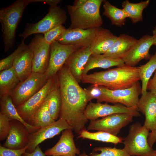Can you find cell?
Segmentation results:
<instances>
[{
	"instance_id": "obj_35",
	"label": "cell",
	"mask_w": 156,
	"mask_h": 156,
	"mask_svg": "<svg viewBox=\"0 0 156 156\" xmlns=\"http://www.w3.org/2000/svg\"><path fill=\"white\" fill-rule=\"evenodd\" d=\"M66 29L64 26L61 25L49 30L44 34V37L45 42L50 45L52 43L56 41Z\"/></svg>"
},
{
	"instance_id": "obj_37",
	"label": "cell",
	"mask_w": 156,
	"mask_h": 156,
	"mask_svg": "<svg viewBox=\"0 0 156 156\" xmlns=\"http://www.w3.org/2000/svg\"><path fill=\"white\" fill-rule=\"evenodd\" d=\"M10 128V120L5 115L0 113V140L6 139Z\"/></svg>"
},
{
	"instance_id": "obj_14",
	"label": "cell",
	"mask_w": 156,
	"mask_h": 156,
	"mask_svg": "<svg viewBox=\"0 0 156 156\" xmlns=\"http://www.w3.org/2000/svg\"><path fill=\"white\" fill-rule=\"evenodd\" d=\"M69 129H73L66 120L62 118H59L52 123L40 128L29 134L26 152H33L36 147L42 142L53 138L62 131Z\"/></svg>"
},
{
	"instance_id": "obj_41",
	"label": "cell",
	"mask_w": 156,
	"mask_h": 156,
	"mask_svg": "<svg viewBox=\"0 0 156 156\" xmlns=\"http://www.w3.org/2000/svg\"><path fill=\"white\" fill-rule=\"evenodd\" d=\"M148 142L149 146L152 147L156 142V129L149 133L148 138Z\"/></svg>"
},
{
	"instance_id": "obj_17",
	"label": "cell",
	"mask_w": 156,
	"mask_h": 156,
	"mask_svg": "<svg viewBox=\"0 0 156 156\" xmlns=\"http://www.w3.org/2000/svg\"><path fill=\"white\" fill-rule=\"evenodd\" d=\"M137 109L144 115L143 125L151 131L156 129V92L147 91L141 94Z\"/></svg>"
},
{
	"instance_id": "obj_22",
	"label": "cell",
	"mask_w": 156,
	"mask_h": 156,
	"mask_svg": "<svg viewBox=\"0 0 156 156\" xmlns=\"http://www.w3.org/2000/svg\"><path fill=\"white\" fill-rule=\"evenodd\" d=\"M33 57L32 51L28 46L14 60L12 67L20 81L26 79L32 73Z\"/></svg>"
},
{
	"instance_id": "obj_45",
	"label": "cell",
	"mask_w": 156,
	"mask_h": 156,
	"mask_svg": "<svg viewBox=\"0 0 156 156\" xmlns=\"http://www.w3.org/2000/svg\"><path fill=\"white\" fill-rule=\"evenodd\" d=\"M155 151H156V150H155Z\"/></svg>"
},
{
	"instance_id": "obj_8",
	"label": "cell",
	"mask_w": 156,
	"mask_h": 156,
	"mask_svg": "<svg viewBox=\"0 0 156 156\" xmlns=\"http://www.w3.org/2000/svg\"><path fill=\"white\" fill-rule=\"evenodd\" d=\"M103 96L101 102L119 103L130 108L137 109V106L141 94V87L139 81L128 88L111 90L102 86Z\"/></svg>"
},
{
	"instance_id": "obj_32",
	"label": "cell",
	"mask_w": 156,
	"mask_h": 156,
	"mask_svg": "<svg viewBox=\"0 0 156 156\" xmlns=\"http://www.w3.org/2000/svg\"><path fill=\"white\" fill-rule=\"evenodd\" d=\"M142 81L141 94L147 91V86L153 73L156 70V51L145 64L139 66Z\"/></svg>"
},
{
	"instance_id": "obj_12",
	"label": "cell",
	"mask_w": 156,
	"mask_h": 156,
	"mask_svg": "<svg viewBox=\"0 0 156 156\" xmlns=\"http://www.w3.org/2000/svg\"><path fill=\"white\" fill-rule=\"evenodd\" d=\"M116 113L128 114L135 117L140 116L137 109L128 107L121 104L116 103L112 105L107 103L91 102L88 104L84 115L87 119L91 121Z\"/></svg>"
},
{
	"instance_id": "obj_30",
	"label": "cell",
	"mask_w": 156,
	"mask_h": 156,
	"mask_svg": "<svg viewBox=\"0 0 156 156\" xmlns=\"http://www.w3.org/2000/svg\"><path fill=\"white\" fill-rule=\"evenodd\" d=\"M55 121L50 114L47 98L34 115L30 122L31 125L40 128L50 125Z\"/></svg>"
},
{
	"instance_id": "obj_18",
	"label": "cell",
	"mask_w": 156,
	"mask_h": 156,
	"mask_svg": "<svg viewBox=\"0 0 156 156\" xmlns=\"http://www.w3.org/2000/svg\"><path fill=\"white\" fill-rule=\"evenodd\" d=\"M73 130L69 129L62 131L58 142L52 147L45 151V155L49 156H77L79 155L80 151L75 144Z\"/></svg>"
},
{
	"instance_id": "obj_2",
	"label": "cell",
	"mask_w": 156,
	"mask_h": 156,
	"mask_svg": "<svg viewBox=\"0 0 156 156\" xmlns=\"http://www.w3.org/2000/svg\"><path fill=\"white\" fill-rule=\"evenodd\" d=\"M140 80L139 67H132L125 64L113 69L83 75L81 82L103 86L111 90H117L130 87Z\"/></svg>"
},
{
	"instance_id": "obj_44",
	"label": "cell",
	"mask_w": 156,
	"mask_h": 156,
	"mask_svg": "<svg viewBox=\"0 0 156 156\" xmlns=\"http://www.w3.org/2000/svg\"><path fill=\"white\" fill-rule=\"evenodd\" d=\"M61 156L54 155H53V156Z\"/></svg>"
},
{
	"instance_id": "obj_19",
	"label": "cell",
	"mask_w": 156,
	"mask_h": 156,
	"mask_svg": "<svg viewBox=\"0 0 156 156\" xmlns=\"http://www.w3.org/2000/svg\"><path fill=\"white\" fill-rule=\"evenodd\" d=\"M10 128L8 135L3 146L12 149H20L27 146L29 131L20 122L10 120Z\"/></svg>"
},
{
	"instance_id": "obj_33",
	"label": "cell",
	"mask_w": 156,
	"mask_h": 156,
	"mask_svg": "<svg viewBox=\"0 0 156 156\" xmlns=\"http://www.w3.org/2000/svg\"><path fill=\"white\" fill-rule=\"evenodd\" d=\"M89 156H130L125 149L115 147H96L94 148Z\"/></svg>"
},
{
	"instance_id": "obj_36",
	"label": "cell",
	"mask_w": 156,
	"mask_h": 156,
	"mask_svg": "<svg viewBox=\"0 0 156 156\" xmlns=\"http://www.w3.org/2000/svg\"><path fill=\"white\" fill-rule=\"evenodd\" d=\"M84 89L87 93L89 102L96 99L97 102L101 103L103 94L102 86L92 84Z\"/></svg>"
},
{
	"instance_id": "obj_39",
	"label": "cell",
	"mask_w": 156,
	"mask_h": 156,
	"mask_svg": "<svg viewBox=\"0 0 156 156\" xmlns=\"http://www.w3.org/2000/svg\"><path fill=\"white\" fill-rule=\"evenodd\" d=\"M43 153L39 145L36 148L35 150L31 153L25 152L21 156H46Z\"/></svg>"
},
{
	"instance_id": "obj_27",
	"label": "cell",
	"mask_w": 156,
	"mask_h": 156,
	"mask_svg": "<svg viewBox=\"0 0 156 156\" xmlns=\"http://www.w3.org/2000/svg\"><path fill=\"white\" fill-rule=\"evenodd\" d=\"M149 0L142 1L138 3H131L128 0L123 1L122 7L125 12L127 18H129L133 24L143 20L142 12L148 5Z\"/></svg>"
},
{
	"instance_id": "obj_42",
	"label": "cell",
	"mask_w": 156,
	"mask_h": 156,
	"mask_svg": "<svg viewBox=\"0 0 156 156\" xmlns=\"http://www.w3.org/2000/svg\"><path fill=\"white\" fill-rule=\"evenodd\" d=\"M152 36L153 40V45L156 46V25L152 31Z\"/></svg>"
},
{
	"instance_id": "obj_21",
	"label": "cell",
	"mask_w": 156,
	"mask_h": 156,
	"mask_svg": "<svg viewBox=\"0 0 156 156\" xmlns=\"http://www.w3.org/2000/svg\"><path fill=\"white\" fill-rule=\"evenodd\" d=\"M138 40L128 34H122L117 38L112 47L104 54L114 59H122L133 47Z\"/></svg>"
},
{
	"instance_id": "obj_5",
	"label": "cell",
	"mask_w": 156,
	"mask_h": 156,
	"mask_svg": "<svg viewBox=\"0 0 156 156\" xmlns=\"http://www.w3.org/2000/svg\"><path fill=\"white\" fill-rule=\"evenodd\" d=\"M149 131L139 122L130 126L128 134L123 142V148L130 156H156L155 150L148 143Z\"/></svg>"
},
{
	"instance_id": "obj_29",
	"label": "cell",
	"mask_w": 156,
	"mask_h": 156,
	"mask_svg": "<svg viewBox=\"0 0 156 156\" xmlns=\"http://www.w3.org/2000/svg\"><path fill=\"white\" fill-rule=\"evenodd\" d=\"M47 99L51 115L55 121L59 117L61 107V98L58 79L56 84L49 93Z\"/></svg>"
},
{
	"instance_id": "obj_11",
	"label": "cell",
	"mask_w": 156,
	"mask_h": 156,
	"mask_svg": "<svg viewBox=\"0 0 156 156\" xmlns=\"http://www.w3.org/2000/svg\"><path fill=\"white\" fill-rule=\"evenodd\" d=\"M80 48L74 45L62 44L57 41L52 43L49 63L44 73L47 77L49 79L57 75L70 56Z\"/></svg>"
},
{
	"instance_id": "obj_28",
	"label": "cell",
	"mask_w": 156,
	"mask_h": 156,
	"mask_svg": "<svg viewBox=\"0 0 156 156\" xmlns=\"http://www.w3.org/2000/svg\"><path fill=\"white\" fill-rule=\"evenodd\" d=\"M103 14L110 20L112 24L118 27L125 25L127 17L124 10L116 7L106 0H103Z\"/></svg>"
},
{
	"instance_id": "obj_20",
	"label": "cell",
	"mask_w": 156,
	"mask_h": 156,
	"mask_svg": "<svg viewBox=\"0 0 156 156\" xmlns=\"http://www.w3.org/2000/svg\"><path fill=\"white\" fill-rule=\"evenodd\" d=\"M92 53L90 47L80 48L70 56L65 64L78 83L81 82L84 68Z\"/></svg>"
},
{
	"instance_id": "obj_10",
	"label": "cell",
	"mask_w": 156,
	"mask_h": 156,
	"mask_svg": "<svg viewBox=\"0 0 156 156\" xmlns=\"http://www.w3.org/2000/svg\"><path fill=\"white\" fill-rule=\"evenodd\" d=\"M133 116L126 113H116L99 119L91 120L87 130L102 131L115 136L121 129L130 123Z\"/></svg>"
},
{
	"instance_id": "obj_25",
	"label": "cell",
	"mask_w": 156,
	"mask_h": 156,
	"mask_svg": "<svg viewBox=\"0 0 156 156\" xmlns=\"http://www.w3.org/2000/svg\"><path fill=\"white\" fill-rule=\"evenodd\" d=\"M125 64L122 59H114L103 54L92 53L84 68L83 76L88 74L89 71L95 68H108L114 66H120Z\"/></svg>"
},
{
	"instance_id": "obj_4",
	"label": "cell",
	"mask_w": 156,
	"mask_h": 156,
	"mask_svg": "<svg viewBox=\"0 0 156 156\" xmlns=\"http://www.w3.org/2000/svg\"><path fill=\"white\" fill-rule=\"evenodd\" d=\"M34 0H18L0 10V23L2 32L4 51L6 53L14 44L18 25L27 5Z\"/></svg>"
},
{
	"instance_id": "obj_38",
	"label": "cell",
	"mask_w": 156,
	"mask_h": 156,
	"mask_svg": "<svg viewBox=\"0 0 156 156\" xmlns=\"http://www.w3.org/2000/svg\"><path fill=\"white\" fill-rule=\"evenodd\" d=\"M26 146L20 149H12L0 146V156H21L26 151L27 148Z\"/></svg>"
},
{
	"instance_id": "obj_26",
	"label": "cell",
	"mask_w": 156,
	"mask_h": 156,
	"mask_svg": "<svg viewBox=\"0 0 156 156\" xmlns=\"http://www.w3.org/2000/svg\"><path fill=\"white\" fill-rule=\"evenodd\" d=\"M20 82L12 67L1 71L0 96L10 95Z\"/></svg>"
},
{
	"instance_id": "obj_1",
	"label": "cell",
	"mask_w": 156,
	"mask_h": 156,
	"mask_svg": "<svg viewBox=\"0 0 156 156\" xmlns=\"http://www.w3.org/2000/svg\"><path fill=\"white\" fill-rule=\"evenodd\" d=\"M61 98L59 118L66 120L79 135L88 122L84 112L89 102L86 92L79 85L65 65L57 73Z\"/></svg>"
},
{
	"instance_id": "obj_6",
	"label": "cell",
	"mask_w": 156,
	"mask_h": 156,
	"mask_svg": "<svg viewBox=\"0 0 156 156\" xmlns=\"http://www.w3.org/2000/svg\"><path fill=\"white\" fill-rule=\"evenodd\" d=\"M67 19L65 11L58 5L50 6L48 12L35 23H27L24 31L18 36L23 41L29 36L37 34H44L51 29L64 23Z\"/></svg>"
},
{
	"instance_id": "obj_34",
	"label": "cell",
	"mask_w": 156,
	"mask_h": 156,
	"mask_svg": "<svg viewBox=\"0 0 156 156\" xmlns=\"http://www.w3.org/2000/svg\"><path fill=\"white\" fill-rule=\"evenodd\" d=\"M28 47L22 40L21 43L17 48L12 53L8 56L0 61V71L9 69L12 67L14 62L16 56L22 51Z\"/></svg>"
},
{
	"instance_id": "obj_43",
	"label": "cell",
	"mask_w": 156,
	"mask_h": 156,
	"mask_svg": "<svg viewBox=\"0 0 156 156\" xmlns=\"http://www.w3.org/2000/svg\"><path fill=\"white\" fill-rule=\"evenodd\" d=\"M78 156H88V155L85 152H84L83 153L79 154Z\"/></svg>"
},
{
	"instance_id": "obj_31",
	"label": "cell",
	"mask_w": 156,
	"mask_h": 156,
	"mask_svg": "<svg viewBox=\"0 0 156 156\" xmlns=\"http://www.w3.org/2000/svg\"><path fill=\"white\" fill-rule=\"evenodd\" d=\"M79 135V138L110 143L115 145L123 142L124 140L122 138L105 131H98L92 132L86 129L82 131Z\"/></svg>"
},
{
	"instance_id": "obj_15",
	"label": "cell",
	"mask_w": 156,
	"mask_h": 156,
	"mask_svg": "<svg viewBox=\"0 0 156 156\" xmlns=\"http://www.w3.org/2000/svg\"><path fill=\"white\" fill-rule=\"evenodd\" d=\"M101 27L86 29H66L56 40L61 44L72 45L79 48L90 47L96 35Z\"/></svg>"
},
{
	"instance_id": "obj_40",
	"label": "cell",
	"mask_w": 156,
	"mask_h": 156,
	"mask_svg": "<svg viewBox=\"0 0 156 156\" xmlns=\"http://www.w3.org/2000/svg\"><path fill=\"white\" fill-rule=\"evenodd\" d=\"M156 92V70L152 79L149 81L147 86V90Z\"/></svg>"
},
{
	"instance_id": "obj_23",
	"label": "cell",
	"mask_w": 156,
	"mask_h": 156,
	"mask_svg": "<svg viewBox=\"0 0 156 156\" xmlns=\"http://www.w3.org/2000/svg\"><path fill=\"white\" fill-rule=\"evenodd\" d=\"M117 37L109 30L101 27L90 44L91 51L93 54H104L113 45Z\"/></svg>"
},
{
	"instance_id": "obj_13",
	"label": "cell",
	"mask_w": 156,
	"mask_h": 156,
	"mask_svg": "<svg viewBox=\"0 0 156 156\" xmlns=\"http://www.w3.org/2000/svg\"><path fill=\"white\" fill-rule=\"evenodd\" d=\"M28 46L33 54L32 72L44 73L49 63L50 45L45 42L42 34H35Z\"/></svg>"
},
{
	"instance_id": "obj_3",
	"label": "cell",
	"mask_w": 156,
	"mask_h": 156,
	"mask_svg": "<svg viewBox=\"0 0 156 156\" xmlns=\"http://www.w3.org/2000/svg\"><path fill=\"white\" fill-rule=\"evenodd\" d=\"M103 0H75L67 9L71 22L70 29H89L100 27L103 21L100 8Z\"/></svg>"
},
{
	"instance_id": "obj_24",
	"label": "cell",
	"mask_w": 156,
	"mask_h": 156,
	"mask_svg": "<svg viewBox=\"0 0 156 156\" xmlns=\"http://www.w3.org/2000/svg\"><path fill=\"white\" fill-rule=\"evenodd\" d=\"M0 97V113L7 116L10 120H14L20 122L29 132L36 131L40 128L30 124L22 118L14 105L10 95H4Z\"/></svg>"
},
{
	"instance_id": "obj_16",
	"label": "cell",
	"mask_w": 156,
	"mask_h": 156,
	"mask_svg": "<svg viewBox=\"0 0 156 156\" xmlns=\"http://www.w3.org/2000/svg\"><path fill=\"white\" fill-rule=\"evenodd\" d=\"M153 44L152 36L148 34L143 36L122 58L125 64L135 67L142 60H149L151 57L149 50Z\"/></svg>"
},
{
	"instance_id": "obj_9",
	"label": "cell",
	"mask_w": 156,
	"mask_h": 156,
	"mask_svg": "<svg viewBox=\"0 0 156 156\" xmlns=\"http://www.w3.org/2000/svg\"><path fill=\"white\" fill-rule=\"evenodd\" d=\"M57 81V75L49 78L40 90L25 102L16 107L19 114L25 121L30 123L35 113L44 102Z\"/></svg>"
},
{
	"instance_id": "obj_7",
	"label": "cell",
	"mask_w": 156,
	"mask_h": 156,
	"mask_svg": "<svg viewBox=\"0 0 156 156\" xmlns=\"http://www.w3.org/2000/svg\"><path fill=\"white\" fill-rule=\"evenodd\" d=\"M49 79L44 73L32 72L27 78L20 81L10 94L16 107L40 90Z\"/></svg>"
}]
</instances>
